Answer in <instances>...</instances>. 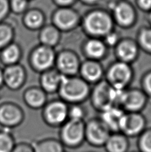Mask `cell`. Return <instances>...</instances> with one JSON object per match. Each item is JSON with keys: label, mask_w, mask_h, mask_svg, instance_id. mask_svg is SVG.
I'll use <instances>...</instances> for the list:
<instances>
[{"label": "cell", "mask_w": 151, "mask_h": 152, "mask_svg": "<svg viewBox=\"0 0 151 152\" xmlns=\"http://www.w3.org/2000/svg\"><path fill=\"white\" fill-rule=\"evenodd\" d=\"M91 89L90 84L82 77L63 75L57 94L59 98L69 105L83 104L89 100Z\"/></svg>", "instance_id": "6da1fadb"}, {"label": "cell", "mask_w": 151, "mask_h": 152, "mask_svg": "<svg viewBox=\"0 0 151 152\" xmlns=\"http://www.w3.org/2000/svg\"><path fill=\"white\" fill-rule=\"evenodd\" d=\"M118 91L103 80L91 88L89 100L92 107L99 113L117 105Z\"/></svg>", "instance_id": "7a4b0ae2"}, {"label": "cell", "mask_w": 151, "mask_h": 152, "mask_svg": "<svg viewBox=\"0 0 151 152\" xmlns=\"http://www.w3.org/2000/svg\"><path fill=\"white\" fill-rule=\"evenodd\" d=\"M85 121L68 119L59 127V140L66 149L76 150L85 142Z\"/></svg>", "instance_id": "3957f363"}, {"label": "cell", "mask_w": 151, "mask_h": 152, "mask_svg": "<svg viewBox=\"0 0 151 152\" xmlns=\"http://www.w3.org/2000/svg\"><path fill=\"white\" fill-rule=\"evenodd\" d=\"M69 104L60 98L48 100L41 109V118L47 126L59 128L68 120Z\"/></svg>", "instance_id": "277c9868"}, {"label": "cell", "mask_w": 151, "mask_h": 152, "mask_svg": "<svg viewBox=\"0 0 151 152\" xmlns=\"http://www.w3.org/2000/svg\"><path fill=\"white\" fill-rule=\"evenodd\" d=\"M149 103L141 88H129L119 90L117 105L125 112H142Z\"/></svg>", "instance_id": "5b68a950"}, {"label": "cell", "mask_w": 151, "mask_h": 152, "mask_svg": "<svg viewBox=\"0 0 151 152\" xmlns=\"http://www.w3.org/2000/svg\"><path fill=\"white\" fill-rule=\"evenodd\" d=\"M134 78L133 70L130 65L123 61L113 64L105 74V80L117 90H124L131 87Z\"/></svg>", "instance_id": "8992f818"}, {"label": "cell", "mask_w": 151, "mask_h": 152, "mask_svg": "<svg viewBox=\"0 0 151 152\" xmlns=\"http://www.w3.org/2000/svg\"><path fill=\"white\" fill-rule=\"evenodd\" d=\"M111 132L98 116L85 121V142L92 147L103 148Z\"/></svg>", "instance_id": "52a82bcc"}, {"label": "cell", "mask_w": 151, "mask_h": 152, "mask_svg": "<svg viewBox=\"0 0 151 152\" xmlns=\"http://www.w3.org/2000/svg\"><path fill=\"white\" fill-rule=\"evenodd\" d=\"M25 118V112L20 105L13 102L0 103V127L12 130L20 126Z\"/></svg>", "instance_id": "ba28073f"}, {"label": "cell", "mask_w": 151, "mask_h": 152, "mask_svg": "<svg viewBox=\"0 0 151 152\" xmlns=\"http://www.w3.org/2000/svg\"><path fill=\"white\" fill-rule=\"evenodd\" d=\"M147 127V119L142 112H125L119 132L129 139L137 138Z\"/></svg>", "instance_id": "9c48e42d"}, {"label": "cell", "mask_w": 151, "mask_h": 152, "mask_svg": "<svg viewBox=\"0 0 151 152\" xmlns=\"http://www.w3.org/2000/svg\"><path fill=\"white\" fill-rule=\"evenodd\" d=\"M85 23L87 30L96 36L107 35L112 28L111 19L107 13L101 12H95L89 14Z\"/></svg>", "instance_id": "30bf717a"}, {"label": "cell", "mask_w": 151, "mask_h": 152, "mask_svg": "<svg viewBox=\"0 0 151 152\" xmlns=\"http://www.w3.org/2000/svg\"><path fill=\"white\" fill-rule=\"evenodd\" d=\"M24 104L31 110H41L48 102V95L41 88L32 87L24 91L22 95Z\"/></svg>", "instance_id": "8fae6325"}, {"label": "cell", "mask_w": 151, "mask_h": 152, "mask_svg": "<svg viewBox=\"0 0 151 152\" xmlns=\"http://www.w3.org/2000/svg\"><path fill=\"white\" fill-rule=\"evenodd\" d=\"M125 112L120 107L115 105L99 113V118L110 132H118L120 130L121 122Z\"/></svg>", "instance_id": "7c38bea8"}, {"label": "cell", "mask_w": 151, "mask_h": 152, "mask_svg": "<svg viewBox=\"0 0 151 152\" xmlns=\"http://www.w3.org/2000/svg\"><path fill=\"white\" fill-rule=\"evenodd\" d=\"M81 77L85 81L94 86L104 79V70L101 65L95 61H87L83 63L80 67Z\"/></svg>", "instance_id": "4fadbf2b"}, {"label": "cell", "mask_w": 151, "mask_h": 152, "mask_svg": "<svg viewBox=\"0 0 151 152\" xmlns=\"http://www.w3.org/2000/svg\"><path fill=\"white\" fill-rule=\"evenodd\" d=\"M4 85L12 91H18L22 88L25 80L23 69L20 66H11L3 72Z\"/></svg>", "instance_id": "5bb4252c"}, {"label": "cell", "mask_w": 151, "mask_h": 152, "mask_svg": "<svg viewBox=\"0 0 151 152\" xmlns=\"http://www.w3.org/2000/svg\"><path fill=\"white\" fill-rule=\"evenodd\" d=\"M59 72L64 76L77 75L81 65L76 56L70 52H65L59 56L57 61Z\"/></svg>", "instance_id": "9a60e30c"}, {"label": "cell", "mask_w": 151, "mask_h": 152, "mask_svg": "<svg viewBox=\"0 0 151 152\" xmlns=\"http://www.w3.org/2000/svg\"><path fill=\"white\" fill-rule=\"evenodd\" d=\"M129 138L120 132L111 133L103 148L106 152H128Z\"/></svg>", "instance_id": "2e32d148"}, {"label": "cell", "mask_w": 151, "mask_h": 152, "mask_svg": "<svg viewBox=\"0 0 151 152\" xmlns=\"http://www.w3.org/2000/svg\"><path fill=\"white\" fill-rule=\"evenodd\" d=\"M63 77L59 71L51 70L45 72L40 80V88L47 95L57 94Z\"/></svg>", "instance_id": "e0dca14e"}, {"label": "cell", "mask_w": 151, "mask_h": 152, "mask_svg": "<svg viewBox=\"0 0 151 152\" xmlns=\"http://www.w3.org/2000/svg\"><path fill=\"white\" fill-rule=\"evenodd\" d=\"M31 143L34 152H67L59 138L46 137Z\"/></svg>", "instance_id": "ac0fdd59"}, {"label": "cell", "mask_w": 151, "mask_h": 152, "mask_svg": "<svg viewBox=\"0 0 151 152\" xmlns=\"http://www.w3.org/2000/svg\"><path fill=\"white\" fill-rule=\"evenodd\" d=\"M33 62L37 69L41 71L47 70L54 62L53 51L47 48H40L34 53Z\"/></svg>", "instance_id": "d6986e66"}, {"label": "cell", "mask_w": 151, "mask_h": 152, "mask_svg": "<svg viewBox=\"0 0 151 152\" xmlns=\"http://www.w3.org/2000/svg\"><path fill=\"white\" fill-rule=\"evenodd\" d=\"M115 16L118 23L123 26H128L134 20L133 9L127 3H120L114 7Z\"/></svg>", "instance_id": "ffe728a7"}, {"label": "cell", "mask_w": 151, "mask_h": 152, "mask_svg": "<svg viewBox=\"0 0 151 152\" xmlns=\"http://www.w3.org/2000/svg\"><path fill=\"white\" fill-rule=\"evenodd\" d=\"M138 49L132 41H124L118 45L117 53L121 61L128 64L135 59Z\"/></svg>", "instance_id": "44dd1931"}, {"label": "cell", "mask_w": 151, "mask_h": 152, "mask_svg": "<svg viewBox=\"0 0 151 152\" xmlns=\"http://www.w3.org/2000/svg\"><path fill=\"white\" fill-rule=\"evenodd\" d=\"M55 22L59 27L63 29H69L77 22V15L72 10H61L56 13Z\"/></svg>", "instance_id": "7402d4cb"}, {"label": "cell", "mask_w": 151, "mask_h": 152, "mask_svg": "<svg viewBox=\"0 0 151 152\" xmlns=\"http://www.w3.org/2000/svg\"><path fill=\"white\" fill-rule=\"evenodd\" d=\"M12 130L0 129V152H12L16 144Z\"/></svg>", "instance_id": "603a6c76"}, {"label": "cell", "mask_w": 151, "mask_h": 152, "mask_svg": "<svg viewBox=\"0 0 151 152\" xmlns=\"http://www.w3.org/2000/svg\"><path fill=\"white\" fill-rule=\"evenodd\" d=\"M86 51L89 56L94 59H99L104 55L105 46L100 40L91 39L86 45Z\"/></svg>", "instance_id": "cb8c5ba5"}, {"label": "cell", "mask_w": 151, "mask_h": 152, "mask_svg": "<svg viewBox=\"0 0 151 152\" xmlns=\"http://www.w3.org/2000/svg\"><path fill=\"white\" fill-rule=\"evenodd\" d=\"M136 145L140 152H151V126H147L137 137Z\"/></svg>", "instance_id": "d4e9b609"}, {"label": "cell", "mask_w": 151, "mask_h": 152, "mask_svg": "<svg viewBox=\"0 0 151 152\" xmlns=\"http://www.w3.org/2000/svg\"><path fill=\"white\" fill-rule=\"evenodd\" d=\"M87 110L83 104H71L69 105V119L78 121H85Z\"/></svg>", "instance_id": "484cf974"}, {"label": "cell", "mask_w": 151, "mask_h": 152, "mask_svg": "<svg viewBox=\"0 0 151 152\" xmlns=\"http://www.w3.org/2000/svg\"><path fill=\"white\" fill-rule=\"evenodd\" d=\"M59 34L57 31L53 28H48L43 31L41 39L45 44L51 45L55 44L58 40Z\"/></svg>", "instance_id": "4316f807"}, {"label": "cell", "mask_w": 151, "mask_h": 152, "mask_svg": "<svg viewBox=\"0 0 151 152\" xmlns=\"http://www.w3.org/2000/svg\"><path fill=\"white\" fill-rule=\"evenodd\" d=\"M141 85V89L146 95L149 104H151V71L142 76Z\"/></svg>", "instance_id": "83f0119b"}, {"label": "cell", "mask_w": 151, "mask_h": 152, "mask_svg": "<svg viewBox=\"0 0 151 152\" xmlns=\"http://www.w3.org/2000/svg\"><path fill=\"white\" fill-rule=\"evenodd\" d=\"M19 56L18 49L15 45H11L4 51L3 59L6 63L12 64L17 61Z\"/></svg>", "instance_id": "f1b7e54d"}, {"label": "cell", "mask_w": 151, "mask_h": 152, "mask_svg": "<svg viewBox=\"0 0 151 152\" xmlns=\"http://www.w3.org/2000/svg\"><path fill=\"white\" fill-rule=\"evenodd\" d=\"M43 18L41 15L38 12H31L27 16L26 21L29 26L31 28H36L41 25Z\"/></svg>", "instance_id": "f546056e"}, {"label": "cell", "mask_w": 151, "mask_h": 152, "mask_svg": "<svg viewBox=\"0 0 151 152\" xmlns=\"http://www.w3.org/2000/svg\"><path fill=\"white\" fill-rule=\"evenodd\" d=\"M140 41L147 50L151 51V29H145L141 31Z\"/></svg>", "instance_id": "4dcf8cb0"}, {"label": "cell", "mask_w": 151, "mask_h": 152, "mask_svg": "<svg viewBox=\"0 0 151 152\" xmlns=\"http://www.w3.org/2000/svg\"><path fill=\"white\" fill-rule=\"evenodd\" d=\"M12 152H34L32 143L21 142L16 143Z\"/></svg>", "instance_id": "1f68e13d"}, {"label": "cell", "mask_w": 151, "mask_h": 152, "mask_svg": "<svg viewBox=\"0 0 151 152\" xmlns=\"http://www.w3.org/2000/svg\"><path fill=\"white\" fill-rule=\"evenodd\" d=\"M11 37L9 29L5 26L0 27V46L5 44Z\"/></svg>", "instance_id": "d6a6232c"}, {"label": "cell", "mask_w": 151, "mask_h": 152, "mask_svg": "<svg viewBox=\"0 0 151 152\" xmlns=\"http://www.w3.org/2000/svg\"><path fill=\"white\" fill-rule=\"evenodd\" d=\"M13 8L15 12H20L23 11L26 5L25 0H13L12 1Z\"/></svg>", "instance_id": "836d02e7"}, {"label": "cell", "mask_w": 151, "mask_h": 152, "mask_svg": "<svg viewBox=\"0 0 151 152\" xmlns=\"http://www.w3.org/2000/svg\"><path fill=\"white\" fill-rule=\"evenodd\" d=\"M118 40V36L115 33H109L107 35L106 42L109 45H115Z\"/></svg>", "instance_id": "e575fe53"}, {"label": "cell", "mask_w": 151, "mask_h": 152, "mask_svg": "<svg viewBox=\"0 0 151 152\" xmlns=\"http://www.w3.org/2000/svg\"><path fill=\"white\" fill-rule=\"evenodd\" d=\"M7 11V4L5 0H0V19L5 15Z\"/></svg>", "instance_id": "d590c367"}, {"label": "cell", "mask_w": 151, "mask_h": 152, "mask_svg": "<svg viewBox=\"0 0 151 152\" xmlns=\"http://www.w3.org/2000/svg\"><path fill=\"white\" fill-rule=\"evenodd\" d=\"M139 4L142 9L149 10L151 8V0H139Z\"/></svg>", "instance_id": "8d00e7d4"}, {"label": "cell", "mask_w": 151, "mask_h": 152, "mask_svg": "<svg viewBox=\"0 0 151 152\" xmlns=\"http://www.w3.org/2000/svg\"><path fill=\"white\" fill-rule=\"evenodd\" d=\"M3 86H4V74L0 70V89Z\"/></svg>", "instance_id": "74e56055"}, {"label": "cell", "mask_w": 151, "mask_h": 152, "mask_svg": "<svg viewBox=\"0 0 151 152\" xmlns=\"http://www.w3.org/2000/svg\"><path fill=\"white\" fill-rule=\"evenodd\" d=\"M58 1L61 3V4H68L71 3L73 0H58Z\"/></svg>", "instance_id": "f35d334b"}, {"label": "cell", "mask_w": 151, "mask_h": 152, "mask_svg": "<svg viewBox=\"0 0 151 152\" xmlns=\"http://www.w3.org/2000/svg\"><path fill=\"white\" fill-rule=\"evenodd\" d=\"M85 1L88 2H95L97 1H98V0H85Z\"/></svg>", "instance_id": "ab89813d"}, {"label": "cell", "mask_w": 151, "mask_h": 152, "mask_svg": "<svg viewBox=\"0 0 151 152\" xmlns=\"http://www.w3.org/2000/svg\"><path fill=\"white\" fill-rule=\"evenodd\" d=\"M128 152H140V151L137 150V151H128Z\"/></svg>", "instance_id": "60d3db41"}, {"label": "cell", "mask_w": 151, "mask_h": 152, "mask_svg": "<svg viewBox=\"0 0 151 152\" xmlns=\"http://www.w3.org/2000/svg\"><path fill=\"white\" fill-rule=\"evenodd\" d=\"M0 98H1V95H0Z\"/></svg>", "instance_id": "b9f144b4"}, {"label": "cell", "mask_w": 151, "mask_h": 152, "mask_svg": "<svg viewBox=\"0 0 151 152\" xmlns=\"http://www.w3.org/2000/svg\"><path fill=\"white\" fill-rule=\"evenodd\" d=\"M150 19H151V15H150Z\"/></svg>", "instance_id": "7bdbcfd3"}, {"label": "cell", "mask_w": 151, "mask_h": 152, "mask_svg": "<svg viewBox=\"0 0 151 152\" xmlns=\"http://www.w3.org/2000/svg\"></svg>", "instance_id": "ee69618b"}]
</instances>
